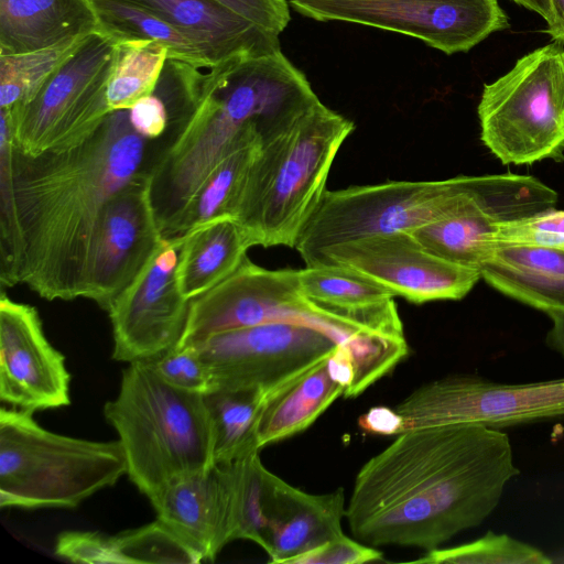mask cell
<instances>
[{
    "instance_id": "1",
    "label": "cell",
    "mask_w": 564,
    "mask_h": 564,
    "mask_svg": "<svg viewBox=\"0 0 564 564\" xmlns=\"http://www.w3.org/2000/svg\"><path fill=\"white\" fill-rule=\"evenodd\" d=\"M518 474L510 440L498 429L411 430L361 466L345 518L365 544L430 551L479 525Z\"/></svg>"
},
{
    "instance_id": "2",
    "label": "cell",
    "mask_w": 564,
    "mask_h": 564,
    "mask_svg": "<svg viewBox=\"0 0 564 564\" xmlns=\"http://www.w3.org/2000/svg\"><path fill=\"white\" fill-rule=\"evenodd\" d=\"M158 141L112 111L86 142L26 155L14 147L13 189L23 241L19 282L47 301L85 296L93 237L110 197L149 169Z\"/></svg>"
},
{
    "instance_id": "3",
    "label": "cell",
    "mask_w": 564,
    "mask_h": 564,
    "mask_svg": "<svg viewBox=\"0 0 564 564\" xmlns=\"http://www.w3.org/2000/svg\"><path fill=\"white\" fill-rule=\"evenodd\" d=\"M119 435L127 475L148 498L171 479L214 463V429L204 394L177 389L145 361L123 370L119 393L104 406Z\"/></svg>"
},
{
    "instance_id": "4",
    "label": "cell",
    "mask_w": 564,
    "mask_h": 564,
    "mask_svg": "<svg viewBox=\"0 0 564 564\" xmlns=\"http://www.w3.org/2000/svg\"><path fill=\"white\" fill-rule=\"evenodd\" d=\"M354 129L352 121L319 101L291 129L261 145L235 217L254 246L295 247Z\"/></svg>"
},
{
    "instance_id": "5",
    "label": "cell",
    "mask_w": 564,
    "mask_h": 564,
    "mask_svg": "<svg viewBox=\"0 0 564 564\" xmlns=\"http://www.w3.org/2000/svg\"><path fill=\"white\" fill-rule=\"evenodd\" d=\"M32 414L4 406L0 411L1 508H74L127 474L119 440L56 434Z\"/></svg>"
},
{
    "instance_id": "6",
    "label": "cell",
    "mask_w": 564,
    "mask_h": 564,
    "mask_svg": "<svg viewBox=\"0 0 564 564\" xmlns=\"http://www.w3.org/2000/svg\"><path fill=\"white\" fill-rule=\"evenodd\" d=\"M480 138L503 164L564 154V48L539 47L485 84L477 107Z\"/></svg>"
},
{
    "instance_id": "7",
    "label": "cell",
    "mask_w": 564,
    "mask_h": 564,
    "mask_svg": "<svg viewBox=\"0 0 564 564\" xmlns=\"http://www.w3.org/2000/svg\"><path fill=\"white\" fill-rule=\"evenodd\" d=\"M487 175L443 181H395L325 191L295 249L305 264L324 249L368 236L411 232L456 212Z\"/></svg>"
},
{
    "instance_id": "8",
    "label": "cell",
    "mask_w": 564,
    "mask_h": 564,
    "mask_svg": "<svg viewBox=\"0 0 564 564\" xmlns=\"http://www.w3.org/2000/svg\"><path fill=\"white\" fill-rule=\"evenodd\" d=\"M116 50L113 37L90 35L32 101L0 109L10 121L15 149L36 156L67 151L90 139L111 113L107 87Z\"/></svg>"
},
{
    "instance_id": "9",
    "label": "cell",
    "mask_w": 564,
    "mask_h": 564,
    "mask_svg": "<svg viewBox=\"0 0 564 564\" xmlns=\"http://www.w3.org/2000/svg\"><path fill=\"white\" fill-rule=\"evenodd\" d=\"M189 345L199 351L209 369L213 392L261 391L270 398L338 347L322 330L290 322L230 329Z\"/></svg>"
},
{
    "instance_id": "10",
    "label": "cell",
    "mask_w": 564,
    "mask_h": 564,
    "mask_svg": "<svg viewBox=\"0 0 564 564\" xmlns=\"http://www.w3.org/2000/svg\"><path fill=\"white\" fill-rule=\"evenodd\" d=\"M318 22H349L415 37L447 55L509 26L497 0H289Z\"/></svg>"
},
{
    "instance_id": "11",
    "label": "cell",
    "mask_w": 564,
    "mask_h": 564,
    "mask_svg": "<svg viewBox=\"0 0 564 564\" xmlns=\"http://www.w3.org/2000/svg\"><path fill=\"white\" fill-rule=\"evenodd\" d=\"M394 409L404 432L459 423L499 429L564 416V378L506 384L449 376L421 386Z\"/></svg>"
},
{
    "instance_id": "12",
    "label": "cell",
    "mask_w": 564,
    "mask_h": 564,
    "mask_svg": "<svg viewBox=\"0 0 564 564\" xmlns=\"http://www.w3.org/2000/svg\"><path fill=\"white\" fill-rule=\"evenodd\" d=\"M270 322H290L325 330L330 316L304 296L299 270H269L246 257L232 274L191 301L186 327L177 346Z\"/></svg>"
},
{
    "instance_id": "13",
    "label": "cell",
    "mask_w": 564,
    "mask_h": 564,
    "mask_svg": "<svg viewBox=\"0 0 564 564\" xmlns=\"http://www.w3.org/2000/svg\"><path fill=\"white\" fill-rule=\"evenodd\" d=\"M319 264L354 270L394 296L415 304L460 300L481 278L476 268L430 252L408 231L368 236L328 247L307 265Z\"/></svg>"
},
{
    "instance_id": "14",
    "label": "cell",
    "mask_w": 564,
    "mask_h": 564,
    "mask_svg": "<svg viewBox=\"0 0 564 564\" xmlns=\"http://www.w3.org/2000/svg\"><path fill=\"white\" fill-rule=\"evenodd\" d=\"M182 243L183 236L164 238L107 311L115 360L129 364L149 360L180 343L191 304L176 283Z\"/></svg>"
},
{
    "instance_id": "15",
    "label": "cell",
    "mask_w": 564,
    "mask_h": 564,
    "mask_svg": "<svg viewBox=\"0 0 564 564\" xmlns=\"http://www.w3.org/2000/svg\"><path fill=\"white\" fill-rule=\"evenodd\" d=\"M557 193L531 175L488 174L484 186L456 212L411 234L430 252L479 270L494 250L499 225L555 208Z\"/></svg>"
},
{
    "instance_id": "16",
    "label": "cell",
    "mask_w": 564,
    "mask_h": 564,
    "mask_svg": "<svg viewBox=\"0 0 564 564\" xmlns=\"http://www.w3.org/2000/svg\"><path fill=\"white\" fill-rule=\"evenodd\" d=\"M163 239L147 169L118 189L102 209L89 250L84 297L108 311Z\"/></svg>"
},
{
    "instance_id": "17",
    "label": "cell",
    "mask_w": 564,
    "mask_h": 564,
    "mask_svg": "<svg viewBox=\"0 0 564 564\" xmlns=\"http://www.w3.org/2000/svg\"><path fill=\"white\" fill-rule=\"evenodd\" d=\"M70 376L65 357L47 340L37 310L0 299V399L20 410L67 406Z\"/></svg>"
},
{
    "instance_id": "18",
    "label": "cell",
    "mask_w": 564,
    "mask_h": 564,
    "mask_svg": "<svg viewBox=\"0 0 564 564\" xmlns=\"http://www.w3.org/2000/svg\"><path fill=\"white\" fill-rule=\"evenodd\" d=\"M158 519L214 561L234 541V496L229 465L171 479L149 498Z\"/></svg>"
},
{
    "instance_id": "19",
    "label": "cell",
    "mask_w": 564,
    "mask_h": 564,
    "mask_svg": "<svg viewBox=\"0 0 564 564\" xmlns=\"http://www.w3.org/2000/svg\"><path fill=\"white\" fill-rule=\"evenodd\" d=\"M265 545L270 563L290 564L296 556L344 533L343 488L308 494L269 470L264 499Z\"/></svg>"
},
{
    "instance_id": "20",
    "label": "cell",
    "mask_w": 564,
    "mask_h": 564,
    "mask_svg": "<svg viewBox=\"0 0 564 564\" xmlns=\"http://www.w3.org/2000/svg\"><path fill=\"white\" fill-rule=\"evenodd\" d=\"M144 8L189 34L212 67L238 56L281 50L279 35L235 14L214 0H119Z\"/></svg>"
},
{
    "instance_id": "21",
    "label": "cell",
    "mask_w": 564,
    "mask_h": 564,
    "mask_svg": "<svg viewBox=\"0 0 564 564\" xmlns=\"http://www.w3.org/2000/svg\"><path fill=\"white\" fill-rule=\"evenodd\" d=\"M102 33L90 0H0V54H20Z\"/></svg>"
},
{
    "instance_id": "22",
    "label": "cell",
    "mask_w": 564,
    "mask_h": 564,
    "mask_svg": "<svg viewBox=\"0 0 564 564\" xmlns=\"http://www.w3.org/2000/svg\"><path fill=\"white\" fill-rule=\"evenodd\" d=\"M57 554L74 563L197 564L203 556L159 519L117 535L91 531L62 532Z\"/></svg>"
},
{
    "instance_id": "23",
    "label": "cell",
    "mask_w": 564,
    "mask_h": 564,
    "mask_svg": "<svg viewBox=\"0 0 564 564\" xmlns=\"http://www.w3.org/2000/svg\"><path fill=\"white\" fill-rule=\"evenodd\" d=\"M481 278L502 294L549 316L564 313V251L532 246L495 248Z\"/></svg>"
},
{
    "instance_id": "24",
    "label": "cell",
    "mask_w": 564,
    "mask_h": 564,
    "mask_svg": "<svg viewBox=\"0 0 564 564\" xmlns=\"http://www.w3.org/2000/svg\"><path fill=\"white\" fill-rule=\"evenodd\" d=\"M300 289L310 301L390 336L404 337L394 295L354 270L306 265L299 270Z\"/></svg>"
},
{
    "instance_id": "25",
    "label": "cell",
    "mask_w": 564,
    "mask_h": 564,
    "mask_svg": "<svg viewBox=\"0 0 564 564\" xmlns=\"http://www.w3.org/2000/svg\"><path fill=\"white\" fill-rule=\"evenodd\" d=\"M183 236L176 283L188 301L206 293L232 274L253 247L249 234L231 216H221Z\"/></svg>"
},
{
    "instance_id": "26",
    "label": "cell",
    "mask_w": 564,
    "mask_h": 564,
    "mask_svg": "<svg viewBox=\"0 0 564 564\" xmlns=\"http://www.w3.org/2000/svg\"><path fill=\"white\" fill-rule=\"evenodd\" d=\"M327 359L268 400L258 425L260 449L305 431L344 395L327 370Z\"/></svg>"
},
{
    "instance_id": "27",
    "label": "cell",
    "mask_w": 564,
    "mask_h": 564,
    "mask_svg": "<svg viewBox=\"0 0 564 564\" xmlns=\"http://www.w3.org/2000/svg\"><path fill=\"white\" fill-rule=\"evenodd\" d=\"M101 32L116 41L148 40L165 46L169 59L196 68H210L202 46L183 30L155 13L119 0H90Z\"/></svg>"
},
{
    "instance_id": "28",
    "label": "cell",
    "mask_w": 564,
    "mask_h": 564,
    "mask_svg": "<svg viewBox=\"0 0 564 564\" xmlns=\"http://www.w3.org/2000/svg\"><path fill=\"white\" fill-rule=\"evenodd\" d=\"M204 397L213 421L215 465H228L261 451L258 425L270 395L218 390Z\"/></svg>"
},
{
    "instance_id": "29",
    "label": "cell",
    "mask_w": 564,
    "mask_h": 564,
    "mask_svg": "<svg viewBox=\"0 0 564 564\" xmlns=\"http://www.w3.org/2000/svg\"><path fill=\"white\" fill-rule=\"evenodd\" d=\"M260 148L258 142L246 143L221 160L185 210L174 237L217 217H236L249 172Z\"/></svg>"
},
{
    "instance_id": "30",
    "label": "cell",
    "mask_w": 564,
    "mask_h": 564,
    "mask_svg": "<svg viewBox=\"0 0 564 564\" xmlns=\"http://www.w3.org/2000/svg\"><path fill=\"white\" fill-rule=\"evenodd\" d=\"M165 46L148 40L117 41L107 87L110 111L128 110L156 89L169 61Z\"/></svg>"
},
{
    "instance_id": "31",
    "label": "cell",
    "mask_w": 564,
    "mask_h": 564,
    "mask_svg": "<svg viewBox=\"0 0 564 564\" xmlns=\"http://www.w3.org/2000/svg\"><path fill=\"white\" fill-rule=\"evenodd\" d=\"M89 36L28 53L0 54V109H14L32 101Z\"/></svg>"
},
{
    "instance_id": "32",
    "label": "cell",
    "mask_w": 564,
    "mask_h": 564,
    "mask_svg": "<svg viewBox=\"0 0 564 564\" xmlns=\"http://www.w3.org/2000/svg\"><path fill=\"white\" fill-rule=\"evenodd\" d=\"M228 465L234 496V540H249L263 549L267 532L264 499L269 469L262 464L260 452Z\"/></svg>"
},
{
    "instance_id": "33",
    "label": "cell",
    "mask_w": 564,
    "mask_h": 564,
    "mask_svg": "<svg viewBox=\"0 0 564 564\" xmlns=\"http://www.w3.org/2000/svg\"><path fill=\"white\" fill-rule=\"evenodd\" d=\"M0 281L4 289L20 284L23 241L13 189V134L8 118L0 113Z\"/></svg>"
},
{
    "instance_id": "34",
    "label": "cell",
    "mask_w": 564,
    "mask_h": 564,
    "mask_svg": "<svg viewBox=\"0 0 564 564\" xmlns=\"http://www.w3.org/2000/svg\"><path fill=\"white\" fill-rule=\"evenodd\" d=\"M417 563L442 564H546L552 561L539 549L507 534L488 532L478 540L430 550Z\"/></svg>"
},
{
    "instance_id": "35",
    "label": "cell",
    "mask_w": 564,
    "mask_h": 564,
    "mask_svg": "<svg viewBox=\"0 0 564 564\" xmlns=\"http://www.w3.org/2000/svg\"><path fill=\"white\" fill-rule=\"evenodd\" d=\"M492 249L532 246L564 251V210L555 208L499 225L491 237Z\"/></svg>"
},
{
    "instance_id": "36",
    "label": "cell",
    "mask_w": 564,
    "mask_h": 564,
    "mask_svg": "<svg viewBox=\"0 0 564 564\" xmlns=\"http://www.w3.org/2000/svg\"><path fill=\"white\" fill-rule=\"evenodd\" d=\"M144 361L162 380L177 389L199 394L214 390L209 369L199 351L192 345H176Z\"/></svg>"
},
{
    "instance_id": "37",
    "label": "cell",
    "mask_w": 564,
    "mask_h": 564,
    "mask_svg": "<svg viewBox=\"0 0 564 564\" xmlns=\"http://www.w3.org/2000/svg\"><path fill=\"white\" fill-rule=\"evenodd\" d=\"M383 553L345 533L324 542L291 561L290 564H364L381 561Z\"/></svg>"
},
{
    "instance_id": "38",
    "label": "cell",
    "mask_w": 564,
    "mask_h": 564,
    "mask_svg": "<svg viewBox=\"0 0 564 564\" xmlns=\"http://www.w3.org/2000/svg\"><path fill=\"white\" fill-rule=\"evenodd\" d=\"M235 14L280 35L291 20L286 0H214Z\"/></svg>"
},
{
    "instance_id": "39",
    "label": "cell",
    "mask_w": 564,
    "mask_h": 564,
    "mask_svg": "<svg viewBox=\"0 0 564 564\" xmlns=\"http://www.w3.org/2000/svg\"><path fill=\"white\" fill-rule=\"evenodd\" d=\"M128 112L131 127L145 140L158 141L166 135L171 113L167 101L158 87L153 94L138 100Z\"/></svg>"
},
{
    "instance_id": "40",
    "label": "cell",
    "mask_w": 564,
    "mask_h": 564,
    "mask_svg": "<svg viewBox=\"0 0 564 564\" xmlns=\"http://www.w3.org/2000/svg\"><path fill=\"white\" fill-rule=\"evenodd\" d=\"M359 427L369 434L392 436L404 432L402 416L393 408L373 406L358 419Z\"/></svg>"
},
{
    "instance_id": "41",
    "label": "cell",
    "mask_w": 564,
    "mask_h": 564,
    "mask_svg": "<svg viewBox=\"0 0 564 564\" xmlns=\"http://www.w3.org/2000/svg\"><path fill=\"white\" fill-rule=\"evenodd\" d=\"M550 18L545 32L558 44L564 45V0H549Z\"/></svg>"
},
{
    "instance_id": "42",
    "label": "cell",
    "mask_w": 564,
    "mask_h": 564,
    "mask_svg": "<svg viewBox=\"0 0 564 564\" xmlns=\"http://www.w3.org/2000/svg\"><path fill=\"white\" fill-rule=\"evenodd\" d=\"M552 327L546 335V344L564 357V313L550 315Z\"/></svg>"
},
{
    "instance_id": "43",
    "label": "cell",
    "mask_w": 564,
    "mask_h": 564,
    "mask_svg": "<svg viewBox=\"0 0 564 564\" xmlns=\"http://www.w3.org/2000/svg\"><path fill=\"white\" fill-rule=\"evenodd\" d=\"M517 4L531 10L542 17L545 22L550 18V4L549 0H512Z\"/></svg>"
},
{
    "instance_id": "44",
    "label": "cell",
    "mask_w": 564,
    "mask_h": 564,
    "mask_svg": "<svg viewBox=\"0 0 564 564\" xmlns=\"http://www.w3.org/2000/svg\"><path fill=\"white\" fill-rule=\"evenodd\" d=\"M561 160H564V155L562 156V159H561Z\"/></svg>"
}]
</instances>
